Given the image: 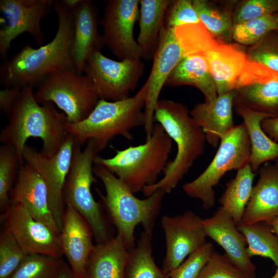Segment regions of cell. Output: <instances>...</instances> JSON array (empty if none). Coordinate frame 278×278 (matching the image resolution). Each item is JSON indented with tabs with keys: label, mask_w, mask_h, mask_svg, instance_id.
Segmentation results:
<instances>
[{
	"label": "cell",
	"mask_w": 278,
	"mask_h": 278,
	"mask_svg": "<svg viewBox=\"0 0 278 278\" xmlns=\"http://www.w3.org/2000/svg\"><path fill=\"white\" fill-rule=\"evenodd\" d=\"M185 55L199 54L206 60L218 95L252 84L278 78V73L250 61L234 45L216 39L201 23L174 29Z\"/></svg>",
	"instance_id": "1"
},
{
	"label": "cell",
	"mask_w": 278,
	"mask_h": 278,
	"mask_svg": "<svg viewBox=\"0 0 278 278\" xmlns=\"http://www.w3.org/2000/svg\"><path fill=\"white\" fill-rule=\"evenodd\" d=\"M54 7L58 19L54 38L37 48L26 45L10 60L3 62L0 82L5 88L33 87L55 72H76L72 53L74 19L70 5L66 0H57Z\"/></svg>",
	"instance_id": "2"
},
{
	"label": "cell",
	"mask_w": 278,
	"mask_h": 278,
	"mask_svg": "<svg viewBox=\"0 0 278 278\" xmlns=\"http://www.w3.org/2000/svg\"><path fill=\"white\" fill-rule=\"evenodd\" d=\"M67 122L63 112L58 111L53 102L39 103L33 87L22 88L9 116L8 122L2 130L0 141L13 147L23 163V153L26 141L37 137L42 141V153L55 155L65 141Z\"/></svg>",
	"instance_id": "3"
},
{
	"label": "cell",
	"mask_w": 278,
	"mask_h": 278,
	"mask_svg": "<svg viewBox=\"0 0 278 278\" xmlns=\"http://www.w3.org/2000/svg\"><path fill=\"white\" fill-rule=\"evenodd\" d=\"M154 120L162 126L177 146L174 159L168 162L163 177L146 187V197L157 190L171 193L203 154L206 142L202 129L183 105L172 100L159 99L154 111Z\"/></svg>",
	"instance_id": "4"
},
{
	"label": "cell",
	"mask_w": 278,
	"mask_h": 278,
	"mask_svg": "<svg viewBox=\"0 0 278 278\" xmlns=\"http://www.w3.org/2000/svg\"><path fill=\"white\" fill-rule=\"evenodd\" d=\"M95 176L102 182L105 194L96 189L110 219L127 249L135 245V229L139 224L143 231L152 233L166 194L157 190L144 199L136 197L119 178L102 165L95 164Z\"/></svg>",
	"instance_id": "5"
},
{
	"label": "cell",
	"mask_w": 278,
	"mask_h": 278,
	"mask_svg": "<svg viewBox=\"0 0 278 278\" xmlns=\"http://www.w3.org/2000/svg\"><path fill=\"white\" fill-rule=\"evenodd\" d=\"M146 96L144 84L136 94L124 100L111 101L100 99L85 119L77 123L67 122L66 131L73 136L76 145L81 146L92 140L99 152L117 135L132 140V129L144 126Z\"/></svg>",
	"instance_id": "6"
},
{
	"label": "cell",
	"mask_w": 278,
	"mask_h": 278,
	"mask_svg": "<svg viewBox=\"0 0 278 278\" xmlns=\"http://www.w3.org/2000/svg\"><path fill=\"white\" fill-rule=\"evenodd\" d=\"M172 143L162 126L157 123L151 135L144 143L115 150L111 158L97 155L95 164L106 167L136 194L158 181L159 176L164 172L169 162Z\"/></svg>",
	"instance_id": "7"
},
{
	"label": "cell",
	"mask_w": 278,
	"mask_h": 278,
	"mask_svg": "<svg viewBox=\"0 0 278 278\" xmlns=\"http://www.w3.org/2000/svg\"><path fill=\"white\" fill-rule=\"evenodd\" d=\"M98 152L92 140L87 142L83 150L75 145L63 191L65 205L73 207L84 218L96 244L114 236L103 214L102 203L95 200L91 192V186L96 181L93 165Z\"/></svg>",
	"instance_id": "8"
},
{
	"label": "cell",
	"mask_w": 278,
	"mask_h": 278,
	"mask_svg": "<svg viewBox=\"0 0 278 278\" xmlns=\"http://www.w3.org/2000/svg\"><path fill=\"white\" fill-rule=\"evenodd\" d=\"M251 144L244 124L234 126L220 136L218 149L206 168L182 188L189 197L199 200L204 210L215 206L214 187L229 171L238 170L249 163Z\"/></svg>",
	"instance_id": "9"
},
{
	"label": "cell",
	"mask_w": 278,
	"mask_h": 278,
	"mask_svg": "<svg viewBox=\"0 0 278 278\" xmlns=\"http://www.w3.org/2000/svg\"><path fill=\"white\" fill-rule=\"evenodd\" d=\"M34 95L40 104L51 102L56 105L70 123L85 119L100 99L88 77L69 70L58 71L47 76L38 85Z\"/></svg>",
	"instance_id": "10"
},
{
	"label": "cell",
	"mask_w": 278,
	"mask_h": 278,
	"mask_svg": "<svg viewBox=\"0 0 278 278\" xmlns=\"http://www.w3.org/2000/svg\"><path fill=\"white\" fill-rule=\"evenodd\" d=\"M144 70L142 59L116 61L98 51L88 60L83 72L94 84L100 99L116 101L130 97Z\"/></svg>",
	"instance_id": "11"
},
{
	"label": "cell",
	"mask_w": 278,
	"mask_h": 278,
	"mask_svg": "<svg viewBox=\"0 0 278 278\" xmlns=\"http://www.w3.org/2000/svg\"><path fill=\"white\" fill-rule=\"evenodd\" d=\"M75 145L73 136L68 134L59 150L53 156L46 155L27 145L23 153L24 162L40 175L46 186L50 211L60 233L66 206L64 187Z\"/></svg>",
	"instance_id": "12"
},
{
	"label": "cell",
	"mask_w": 278,
	"mask_h": 278,
	"mask_svg": "<svg viewBox=\"0 0 278 278\" xmlns=\"http://www.w3.org/2000/svg\"><path fill=\"white\" fill-rule=\"evenodd\" d=\"M53 0H1L0 56L3 61L11 42L28 33L40 46L44 44L41 23L54 6Z\"/></svg>",
	"instance_id": "13"
},
{
	"label": "cell",
	"mask_w": 278,
	"mask_h": 278,
	"mask_svg": "<svg viewBox=\"0 0 278 278\" xmlns=\"http://www.w3.org/2000/svg\"><path fill=\"white\" fill-rule=\"evenodd\" d=\"M140 0L106 1L102 26L104 45L120 60H141L142 54L133 36L140 16Z\"/></svg>",
	"instance_id": "14"
},
{
	"label": "cell",
	"mask_w": 278,
	"mask_h": 278,
	"mask_svg": "<svg viewBox=\"0 0 278 278\" xmlns=\"http://www.w3.org/2000/svg\"><path fill=\"white\" fill-rule=\"evenodd\" d=\"M200 216L192 211L161 219L166 241L162 269L167 273L206 243L207 237Z\"/></svg>",
	"instance_id": "15"
},
{
	"label": "cell",
	"mask_w": 278,
	"mask_h": 278,
	"mask_svg": "<svg viewBox=\"0 0 278 278\" xmlns=\"http://www.w3.org/2000/svg\"><path fill=\"white\" fill-rule=\"evenodd\" d=\"M4 228L14 236L28 254L61 258L60 233L32 217L23 208L10 204L3 216Z\"/></svg>",
	"instance_id": "16"
},
{
	"label": "cell",
	"mask_w": 278,
	"mask_h": 278,
	"mask_svg": "<svg viewBox=\"0 0 278 278\" xmlns=\"http://www.w3.org/2000/svg\"><path fill=\"white\" fill-rule=\"evenodd\" d=\"M185 56L175 34L174 28L164 26L152 59L151 70L144 83L147 89L144 126L146 140L150 137L152 132L154 111L161 90L173 68Z\"/></svg>",
	"instance_id": "17"
},
{
	"label": "cell",
	"mask_w": 278,
	"mask_h": 278,
	"mask_svg": "<svg viewBox=\"0 0 278 278\" xmlns=\"http://www.w3.org/2000/svg\"><path fill=\"white\" fill-rule=\"evenodd\" d=\"M66 1L74 19L72 53L76 72L82 75L88 60L104 45L98 29V11L91 0Z\"/></svg>",
	"instance_id": "18"
},
{
	"label": "cell",
	"mask_w": 278,
	"mask_h": 278,
	"mask_svg": "<svg viewBox=\"0 0 278 278\" xmlns=\"http://www.w3.org/2000/svg\"><path fill=\"white\" fill-rule=\"evenodd\" d=\"M10 204L23 208L34 219L60 233L50 211L46 186L40 175L26 163L19 169L10 193Z\"/></svg>",
	"instance_id": "19"
},
{
	"label": "cell",
	"mask_w": 278,
	"mask_h": 278,
	"mask_svg": "<svg viewBox=\"0 0 278 278\" xmlns=\"http://www.w3.org/2000/svg\"><path fill=\"white\" fill-rule=\"evenodd\" d=\"M63 254L76 278H84L88 259L94 246L92 230L84 218L66 205L60 233Z\"/></svg>",
	"instance_id": "20"
},
{
	"label": "cell",
	"mask_w": 278,
	"mask_h": 278,
	"mask_svg": "<svg viewBox=\"0 0 278 278\" xmlns=\"http://www.w3.org/2000/svg\"><path fill=\"white\" fill-rule=\"evenodd\" d=\"M203 225L207 236L223 249L236 266L249 274L256 275V267L247 253L246 238L227 211L220 206L212 216L203 219Z\"/></svg>",
	"instance_id": "21"
},
{
	"label": "cell",
	"mask_w": 278,
	"mask_h": 278,
	"mask_svg": "<svg viewBox=\"0 0 278 278\" xmlns=\"http://www.w3.org/2000/svg\"><path fill=\"white\" fill-rule=\"evenodd\" d=\"M258 171V180L243 216L245 224L269 222L278 216V168L267 162Z\"/></svg>",
	"instance_id": "22"
},
{
	"label": "cell",
	"mask_w": 278,
	"mask_h": 278,
	"mask_svg": "<svg viewBox=\"0 0 278 278\" xmlns=\"http://www.w3.org/2000/svg\"><path fill=\"white\" fill-rule=\"evenodd\" d=\"M236 95V90L218 95L213 101L196 105L190 112L202 129L206 142L214 148L219 144L220 136L234 127L232 107Z\"/></svg>",
	"instance_id": "23"
},
{
	"label": "cell",
	"mask_w": 278,
	"mask_h": 278,
	"mask_svg": "<svg viewBox=\"0 0 278 278\" xmlns=\"http://www.w3.org/2000/svg\"><path fill=\"white\" fill-rule=\"evenodd\" d=\"M128 252L117 234L96 244L88 259L84 278H125Z\"/></svg>",
	"instance_id": "24"
},
{
	"label": "cell",
	"mask_w": 278,
	"mask_h": 278,
	"mask_svg": "<svg viewBox=\"0 0 278 278\" xmlns=\"http://www.w3.org/2000/svg\"><path fill=\"white\" fill-rule=\"evenodd\" d=\"M190 85L203 94L205 102L218 96L216 87L206 59L199 54L186 55L173 68L165 86Z\"/></svg>",
	"instance_id": "25"
},
{
	"label": "cell",
	"mask_w": 278,
	"mask_h": 278,
	"mask_svg": "<svg viewBox=\"0 0 278 278\" xmlns=\"http://www.w3.org/2000/svg\"><path fill=\"white\" fill-rule=\"evenodd\" d=\"M170 0H140V31L136 40L142 59L152 60Z\"/></svg>",
	"instance_id": "26"
},
{
	"label": "cell",
	"mask_w": 278,
	"mask_h": 278,
	"mask_svg": "<svg viewBox=\"0 0 278 278\" xmlns=\"http://www.w3.org/2000/svg\"><path fill=\"white\" fill-rule=\"evenodd\" d=\"M235 105L236 112L243 119L249 137L251 154L249 164L255 172L262 165L270 161L278 160V143L269 138L261 127L262 121L271 117L243 106Z\"/></svg>",
	"instance_id": "27"
},
{
	"label": "cell",
	"mask_w": 278,
	"mask_h": 278,
	"mask_svg": "<svg viewBox=\"0 0 278 278\" xmlns=\"http://www.w3.org/2000/svg\"><path fill=\"white\" fill-rule=\"evenodd\" d=\"M255 176L249 164L237 170L236 176L227 183L219 199L221 207L232 216L237 226L242 222Z\"/></svg>",
	"instance_id": "28"
},
{
	"label": "cell",
	"mask_w": 278,
	"mask_h": 278,
	"mask_svg": "<svg viewBox=\"0 0 278 278\" xmlns=\"http://www.w3.org/2000/svg\"><path fill=\"white\" fill-rule=\"evenodd\" d=\"M234 103L271 117L278 116V78L238 89Z\"/></svg>",
	"instance_id": "29"
},
{
	"label": "cell",
	"mask_w": 278,
	"mask_h": 278,
	"mask_svg": "<svg viewBox=\"0 0 278 278\" xmlns=\"http://www.w3.org/2000/svg\"><path fill=\"white\" fill-rule=\"evenodd\" d=\"M152 233L143 231L135 246L129 250L125 278H168L152 256Z\"/></svg>",
	"instance_id": "30"
},
{
	"label": "cell",
	"mask_w": 278,
	"mask_h": 278,
	"mask_svg": "<svg viewBox=\"0 0 278 278\" xmlns=\"http://www.w3.org/2000/svg\"><path fill=\"white\" fill-rule=\"evenodd\" d=\"M237 227L246 238L247 253L250 258L256 256L268 258L278 267V237L268 222H241Z\"/></svg>",
	"instance_id": "31"
},
{
	"label": "cell",
	"mask_w": 278,
	"mask_h": 278,
	"mask_svg": "<svg viewBox=\"0 0 278 278\" xmlns=\"http://www.w3.org/2000/svg\"><path fill=\"white\" fill-rule=\"evenodd\" d=\"M15 149L8 145L0 147V208L5 212L10 205V193L23 165Z\"/></svg>",
	"instance_id": "32"
},
{
	"label": "cell",
	"mask_w": 278,
	"mask_h": 278,
	"mask_svg": "<svg viewBox=\"0 0 278 278\" xmlns=\"http://www.w3.org/2000/svg\"><path fill=\"white\" fill-rule=\"evenodd\" d=\"M277 30L278 20L275 13L235 24L231 34L236 42L254 45L271 32Z\"/></svg>",
	"instance_id": "33"
},
{
	"label": "cell",
	"mask_w": 278,
	"mask_h": 278,
	"mask_svg": "<svg viewBox=\"0 0 278 278\" xmlns=\"http://www.w3.org/2000/svg\"><path fill=\"white\" fill-rule=\"evenodd\" d=\"M62 262L61 258L28 254L8 278H57Z\"/></svg>",
	"instance_id": "34"
},
{
	"label": "cell",
	"mask_w": 278,
	"mask_h": 278,
	"mask_svg": "<svg viewBox=\"0 0 278 278\" xmlns=\"http://www.w3.org/2000/svg\"><path fill=\"white\" fill-rule=\"evenodd\" d=\"M193 7L200 22L217 37H227L232 32L233 21L227 11L219 10L204 0H194Z\"/></svg>",
	"instance_id": "35"
},
{
	"label": "cell",
	"mask_w": 278,
	"mask_h": 278,
	"mask_svg": "<svg viewBox=\"0 0 278 278\" xmlns=\"http://www.w3.org/2000/svg\"><path fill=\"white\" fill-rule=\"evenodd\" d=\"M28 255L4 228L0 235V278H8Z\"/></svg>",
	"instance_id": "36"
},
{
	"label": "cell",
	"mask_w": 278,
	"mask_h": 278,
	"mask_svg": "<svg viewBox=\"0 0 278 278\" xmlns=\"http://www.w3.org/2000/svg\"><path fill=\"white\" fill-rule=\"evenodd\" d=\"M197 278H256L236 266L227 255L213 251Z\"/></svg>",
	"instance_id": "37"
},
{
	"label": "cell",
	"mask_w": 278,
	"mask_h": 278,
	"mask_svg": "<svg viewBox=\"0 0 278 278\" xmlns=\"http://www.w3.org/2000/svg\"><path fill=\"white\" fill-rule=\"evenodd\" d=\"M247 56L250 61L278 73V31L271 32L253 45Z\"/></svg>",
	"instance_id": "38"
},
{
	"label": "cell",
	"mask_w": 278,
	"mask_h": 278,
	"mask_svg": "<svg viewBox=\"0 0 278 278\" xmlns=\"http://www.w3.org/2000/svg\"><path fill=\"white\" fill-rule=\"evenodd\" d=\"M214 251V246L206 242L189 255L180 265L167 273L168 278H197Z\"/></svg>",
	"instance_id": "39"
},
{
	"label": "cell",
	"mask_w": 278,
	"mask_h": 278,
	"mask_svg": "<svg viewBox=\"0 0 278 278\" xmlns=\"http://www.w3.org/2000/svg\"><path fill=\"white\" fill-rule=\"evenodd\" d=\"M277 12L278 0L246 1L234 13L233 18V25Z\"/></svg>",
	"instance_id": "40"
},
{
	"label": "cell",
	"mask_w": 278,
	"mask_h": 278,
	"mask_svg": "<svg viewBox=\"0 0 278 278\" xmlns=\"http://www.w3.org/2000/svg\"><path fill=\"white\" fill-rule=\"evenodd\" d=\"M165 21L164 26L171 28L201 23L192 1L188 0L172 1L166 11Z\"/></svg>",
	"instance_id": "41"
},
{
	"label": "cell",
	"mask_w": 278,
	"mask_h": 278,
	"mask_svg": "<svg viewBox=\"0 0 278 278\" xmlns=\"http://www.w3.org/2000/svg\"><path fill=\"white\" fill-rule=\"evenodd\" d=\"M23 88L15 86L5 88L0 92V108L3 112L9 116L13 105Z\"/></svg>",
	"instance_id": "42"
},
{
	"label": "cell",
	"mask_w": 278,
	"mask_h": 278,
	"mask_svg": "<svg viewBox=\"0 0 278 278\" xmlns=\"http://www.w3.org/2000/svg\"><path fill=\"white\" fill-rule=\"evenodd\" d=\"M261 127L269 138L278 143V116L264 119L261 123Z\"/></svg>",
	"instance_id": "43"
},
{
	"label": "cell",
	"mask_w": 278,
	"mask_h": 278,
	"mask_svg": "<svg viewBox=\"0 0 278 278\" xmlns=\"http://www.w3.org/2000/svg\"><path fill=\"white\" fill-rule=\"evenodd\" d=\"M57 278H76L68 264L63 261Z\"/></svg>",
	"instance_id": "44"
},
{
	"label": "cell",
	"mask_w": 278,
	"mask_h": 278,
	"mask_svg": "<svg viewBox=\"0 0 278 278\" xmlns=\"http://www.w3.org/2000/svg\"><path fill=\"white\" fill-rule=\"evenodd\" d=\"M268 222L270 225L273 232L278 237V216Z\"/></svg>",
	"instance_id": "45"
},
{
	"label": "cell",
	"mask_w": 278,
	"mask_h": 278,
	"mask_svg": "<svg viewBox=\"0 0 278 278\" xmlns=\"http://www.w3.org/2000/svg\"><path fill=\"white\" fill-rule=\"evenodd\" d=\"M271 278H278V267L276 268L275 271Z\"/></svg>",
	"instance_id": "46"
},
{
	"label": "cell",
	"mask_w": 278,
	"mask_h": 278,
	"mask_svg": "<svg viewBox=\"0 0 278 278\" xmlns=\"http://www.w3.org/2000/svg\"><path fill=\"white\" fill-rule=\"evenodd\" d=\"M275 166L278 168V160L275 161V163L274 164Z\"/></svg>",
	"instance_id": "47"
},
{
	"label": "cell",
	"mask_w": 278,
	"mask_h": 278,
	"mask_svg": "<svg viewBox=\"0 0 278 278\" xmlns=\"http://www.w3.org/2000/svg\"><path fill=\"white\" fill-rule=\"evenodd\" d=\"M276 16L277 17V20H278V12L276 13ZM277 31H278V30H277Z\"/></svg>",
	"instance_id": "48"
}]
</instances>
